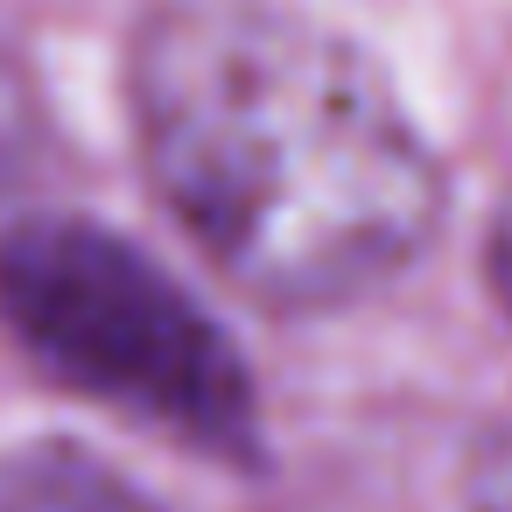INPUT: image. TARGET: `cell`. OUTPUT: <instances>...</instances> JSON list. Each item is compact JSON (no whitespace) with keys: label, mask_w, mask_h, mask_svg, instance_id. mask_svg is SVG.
Segmentation results:
<instances>
[{"label":"cell","mask_w":512,"mask_h":512,"mask_svg":"<svg viewBox=\"0 0 512 512\" xmlns=\"http://www.w3.org/2000/svg\"><path fill=\"white\" fill-rule=\"evenodd\" d=\"M0 512H162L120 470L78 449H22L0 463Z\"/></svg>","instance_id":"3957f363"},{"label":"cell","mask_w":512,"mask_h":512,"mask_svg":"<svg viewBox=\"0 0 512 512\" xmlns=\"http://www.w3.org/2000/svg\"><path fill=\"white\" fill-rule=\"evenodd\" d=\"M0 323L71 386L190 435L253 449V379L225 330L120 232L36 218L0 239Z\"/></svg>","instance_id":"7a4b0ae2"},{"label":"cell","mask_w":512,"mask_h":512,"mask_svg":"<svg viewBox=\"0 0 512 512\" xmlns=\"http://www.w3.org/2000/svg\"><path fill=\"white\" fill-rule=\"evenodd\" d=\"M470 512H512V442H484L470 463Z\"/></svg>","instance_id":"277c9868"},{"label":"cell","mask_w":512,"mask_h":512,"mask_svg":"<svg viewBox=\"0 0 512 512\" xmlns=\"http://www.w3.org/2000/svg\"><path fill=\"white\" fill-rule=\"evenodd\" d=\"M22 141H29V99H22V85L8 71H0V169L22 155Z\"/></svg>","instance_id":"5b68a950"},{"label":"cell","mask_w":512,"mask_h":512,"mask_svg":"<svg viewBox=\"0 0 512 512\" xmlns=\"http://www.w3.org/2000/svg\"><path fill=\"white\" fill-rule=\"evenodd\" d=\"M134 127L176 225L267 309L358 302L442 225V162L400 92L281 0H162Z\"/></svg>","instance_id":"6da1fadb"}]
</instances>
